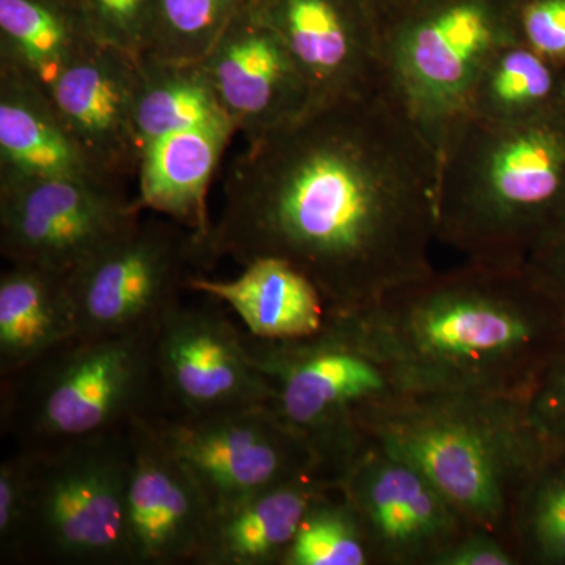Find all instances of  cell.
<instances>
[{
    "label": "cell",
    "instance_id": "1",
    "mask_svg": "<svg viewBox=\"0 0 565 565\" xmlns=\"http://www.w3.org/2000/svg\"><path fill=\"white\" fill-rule=\"evenodd\" d=\"M440 156L388 88L311 104L232 163L210 245L241 266L296 267L329 316L434 269Z\"/></svg>",
    "mask_w": 565,
    "mask_h": 565
},
{
    "label": "cell",
    "instance_id": "2",
    "mask_svg": "<svg viewBox=\"0 0 565 565\" xmlns=\"http://www.w3.org/2000/svg\"><path fill=\"white\" fill-rule=\"evenodd\" d=\"M329 326L401 392L525 394L565 344V302L526 262L465 259Z\"/></svg>",
    "mask_w": 565,
    "mask_h": 565
},
{
    "label": "cell",
    "instance_id": "3",
    "mask_svg": "<svg viewBox=\"0 0 565 565\" xmlns=\"http://www.w3.org/2000/svg\"><path fill=\"white\" fill-rule=\"evenodd\" d=\"M527 393L394 392L360 405L366 440L414 465L470 525L508 542L516 498L546 445Z\"/></svg>",
    "mask_w": 565,
    "mask_h": 565
},
{
    "label": "cell",
    "instance_id": "4",
    "mask_svg": "<svg viewBox=\"0 0 565 565\" xmlns=\"http://www.w3.org/2000/svg\"><path fill=\"white\" fill-rule=\"evenodd\" d=\"M565 211V111L516 126L460 121L440 152L437 241L523 263Z\"/></svg>",
    "mask_w": 565,
    "mask_h": 565
},
{
    "label": "cell",
    "instance_id": "5",
    "mask_svg": "<svg viewBox=\"0 0 565 565\" xmlns=\"http://www.w3.org/2000/svg\"><path fill=\"white\" fill-rule=\"evenodd\" d=\"M156 333L76 334L2 377L0 424L18 448L43 449L158 414Z\"/></svg>",
    "mask_w": 565,
    "mask_h": 565
},
{
    "label": "cell",
    "instance_id": "6",
    "mask_svg": "<svg viewBox=\"0 0 565 565\" xmlns=\"http://www.w3.org/2000/svg\"><path fill=\"white\" fill-rule=\"evenodd\" d=\"M137 203L210 239L207 191L236 126L200 62L140 61Z\"/></svg>",
    "mask_w": 565,
    "mask_h": 565
},
{
    "label": "cell",
    "instance_id": "7",
    "mask_svg": "<svg viewBox=\"0 0 565 565\" xmlns=\"http://www.w3.org/2000/svg\"><path fill=\"white\" fill-rule=\"evenodd\" d=\"M129 429L28 449L31 511L22 564L128 565Z\"/></svg>",
    "mask_w": 565,
    "mask_h": 565
},
{
    "label": "cell",
    "instance_id": "8",
    "mask_svg": "<svg viewBox=\"0 0 565 565\" xmlns=\"http://www.w3.org/2000/svg\"><path fill=\"white\" fill-rule=\"evenodd\" d=\"M511 39L512 0H437L382 33L386 88L438 156L479 73Z\"/></svg>",
    "mask_w": 565,
    "mask_h": 565
},
{
    "label": "cell",
    "instance_id": "9",
    "mask_svg": "<svg viewBox=\"0 0 565 565\" xmlns=\"http://www.w3.org/2000/svg\"><path fill=\"white\" fill-rule=\"evenodd\" d=\"M244 341L273 385L270 407L310 445L319 478L337 486L366 444L356 411L401 392L392 375L329 321L303 340H263L245 330Z\"/></svg>",
    "mask_w": 565,
    "mask_h": 565
},
{
    "label": "cell",
    "instance_id": "10",
    "mask_svg": "<svg viewBox=\"0 0 565 565\" xmlns=\"http://www.w3.org/2000/svg\"><path fill=\"white\" fill-rule=\"evenodd\" d=\"M217 262L210 239L178 222L137 221L71 273L79 334L107 337L156 329L189 294V280Z\"/></svg>",
    "mask_w": 565,
    "mask_h": 565
},
{
    "label": "cell",
    "instance_id": "11",
    "mask_svg": "<svg viewBox=\"0 0 565 565\" xmlns=\"http://www.w3.org/2000/svg\"><path fill=\"white\" fill-rule=\"evenodd\" d=\"M120 182L98 177L0 181V252L70 275L140 218Z\"/></svg>",
    "mask_w": 565,
    "mask_h": 565
},
{
    "label": "cell",
    "instance_id": "12",
    "mask_svg": "<svg viewBox=\"0 0 565 565\" xmlns=\"http://www.w3.org/2000/svg\"><path fill=\"white\" fill-rule=\"evenodd\" d=\"M145 419L191 471L214 512L270 487L318 476L310 445L270 405L207 418Z\"/></svg>",
    "mask_w": 565,
    "mask_h": 565
},
{
    "label": "cell",
    "instance_id": "13",
    "mask_svg": "<svg viewBox=\"0 0 565 565\" xmlns=\"http://www.w3.org/2000/svg\"><path fill=\"white\" fill-rule=\"evenodd\" d=\"M154 360V415L196 419L273 404V385L252 362L244 330L221 307L182 297L159 322Z\"/></svg>",
    "mask_w": 565,
    "mask_h": 565
},
{
    "label": "cell",
    "instance_id": "14",
    "mask_svg": "<svg viewBox=\"0 0 565 565\" xmlns=\"http://www.w3.org/2000/svg\"><path fill=\"white\" fill-rule=\"evenodd\" d=\"M373 564L435 565L471 526L414 465L366 440L337 484Z\"/></svg>",
    "mask_w": 565,
    "mask_h": 565
},
{
    "label": "cell",
    "instance_id": "15",
    "mask_svg": "<svg viewBox=\"0 0 565 565\" xmlns=\"http://www.w3.org/2000/svg\"><path fill=\"white\" fill-rule=\"evenodd\" d=\"M200 65L247 143L291 125L313 104L303 71L255 0L237 11Z\"/></svg>",
    "mask_w": 565,
    "mask_h": 565
},
{
    "label": "cell",
    "instance_id": "16",
    "mask_svg": "<svg viewBox=\"0 0 565 565\" xmlns=\"http://www.w3.org/2000/svg\"><path fill=\"white\" fill-rule=\"evenodd\" d=\"M303 71L313 104L386 88L370 0H255Z\"/></svg>",
    "mask_w": 565,
    "mask_h": 565
},
{
    "label": "cell",
    "instance_id": "17",
    "mask_svg": "<svg viewBox=\"0 0 565 565\" xmlns=\"http://www.w3.org/2000/svg\"><path fill=\"white\" fill-rule=\"evenodd\" d=\"M129 435L128 565H202L214 516L210 500L145 416Z\"/></svg>",
    "mask_w": 565,
    "mask_h": 565
},
{
    "label": "cell",
    "instance_id": "18",
    "mask_svg": "<svg viewBox=\"0 0 565 565\" xmlns=\"http://www.w3.org/2000/svg\"><path fill=\"white\" fill-rule=\"evenodd\" d=\"M139 81L140 61L99 43L70 63L46 92L92 169L120 184L139 170Z\"/></svg>",
    "mask_w": 565,
    "mask_h": 565
},
{
    "label": "cell",
    "instance_id": "19",
    "mask_svg": "<svg viewBox=\"0 0 565 565\" xmlns=\"http://www.w3.org/2000/svg\"><path fill=\"white\" fill-rule=\"evenodd\" d=\"M188 288L232 308L245 330L263 340H303L321 333L329 321L321 291L281 259H255L232 280L196 275Z\"/></svg>",
    "mask_w": 565,
    "mask_h": 565
},
{
    "label": "cell",
    "instance_id": "20",
    "mask_svg": "<svg viewBox=\"0 0 565 565\" xmlns=\"http://www.w3.org/2000/svg\"><path fill=\"white\" fill-rule=\"evenodd\" d=\"M58 177L102 178L50 95L24 74L0 65V181Z\"/></svg>",
    "mask_w": 565,
    "mask_h": 565
},
{
    "label": "cell",
    "instance_id": "21",
    "mask_svg": "<svg viewBox=\"0 0 565 565\" xmlns=\"http://www.w3.org/2000/svg\"><path fill=\"white\" fill-rule=\"evenodd\" d=\"M334 489L303 476L215 511L202 565H282L303 516Z\"/></svg>",
    "mask_w": 565,
    "mask_h": 565
},
{
    "label": "cell",
    "instance_id": "22",
    "mask_svg": "<svg viewBox=\"0 0 565 565\" xmlns=\"http://www.w3.org/2000/svg\"><path fill=\"white\" fill-rule=\"evenodd\" d=\"M68 275L10 264L0 275V375H10L79 334Z\"/></svg>",
    "mask_w": 565,
    "mask_h": 565
},
{
    "label": "cell",
    "instance_id": "23",
    "mask_svg": "<svg viewBox=\"0 0 565 565\" xmlns=\"http://www.w3.org/2000/svg\"><path fill=\"white\" fill-rule=\"evenodd\" d=\"M104 43L79 0H0V65L44 92L63 70Z\"/></svg>",
    "mask_w": 565,
    "mask_h": 565
},
{
    "label": "cell",
    "instance_id": "24",
    "mask_svg": "<svg viewBox=\"0 0 565 565\" xmlns=\"http://www.w3.org/2000/svg\"><path fill=\"white\" fill-rule=\"evenodd\" d=\"M561 111H565V68L511 39L493 52L479 73L463 120L516 126Z\"/></svg>",
    "mask_w": 565,
    "mask_h": 565
},
{
    "label": "cell",
    "instance_id": "25",
    "mask_svg": "<svg viewBox=\"0 0 565 565\" xmlns=\"http://www.w3.org/2000/svg\"><path fill=\"white\" fill-rule=\"evenodd\" d=\"M508 541L520 565H565V448H548L527 478Z\"/></svg>",
    "mask_w": 565,
    "mask_h": 565
},
{
    "label": "cell",
    "instance_id": "26",
    "mask_svg": "<svg viewBox=\"0 0 565 565\" xmlns=\"http://www.w3.org/2000/svg\"><path fill=\"white\" fill-rule=\"evenodd\" d=\"M250 0H154V40L148 57L200 62Z\"/></svg>",
    "mask_w": 565,
    "mask_h": 565
},
{
    "label": "cell",
    "instance_id": "27",
    "mask_svg": "<svg viewBox=\"0 0 565 565\" xmlns=\"http://www.w3.org/2000/svg\"><path fill=\"white\" fill-rule=\"evenodd\" d=\"M371 564L362 527L338 489L315 501L282 559V565Z\"/></svg>",
    "mask_w": 565,
    "mask_h": 565
},
{
    "label": "cell",
    "instance_id": "28",
    "mask_svg": "<svg viewBox=\"0 0 565 565\" xmlns=\"http://www.w3.org/2000/svg\"><path fill=\"white\" fill-rule=\"evenodd\" d=\"M96 35L137 61L154 40V0H79Z\"/></svg>",
    "mask_w": 565,
    "mask_h": 565
},
{
    "label": "cell",
    "instance_id": "29",
    "mask_svg": "<svg viewBox=\"0 0 565 565\" xmlns=\"http://www.w3.org/2000/svg\"><path fill=\"white\" fill-rule=\"evenodd\" d=\"M32 457L18 448L0 465V563L22 564L31 511Z\"/></svg>",
    "mask_w": 565,
    "mask_h": 565
},
{
    "label": "cell",
    "instance_id": "30",
    "mask_svg": "<svg viewBox=\"0 0 565 565\" xmlns=\"http://www.w3.org/2000/svg\"><path fill=\"white\" fill-rule=\"evenodd\" d=\"M514 39L565 68V0H512Z\"/></svg>",
    "mask_w": 565,
    "mask_h": 565
},
{
    "label": "cell",
    "instance_id": "31",
    "mask_svg": "<svg viewBox=\"0 0 565 565\" xmlns=\"http://www.w3.org/2000/svg\"><path fill=\"white\" fill-rule=\"evenodd\" d=\"M526 401L546 448H565V344L535 379Z\"/></svg>",
    "mask_w": 565,
    "mask_h": 565
},
{
    "label": "cell",
    "instance_id": "32",
    "mask_svg": "<svg viewBox=\"0 0 565 565\" xmlns=\"http://www.w3.org/2000/svg\"><path fill=\"white\" fill-rule=\"evenodd\" d=\"M435 565H520L514 550L500 535L471 526L438 557Z\"/></svg>",
    "mask_w": 565,
    "mask_h": 565
},
{
    "label": "cell",
    "instance_id": "33",
    "mask_svg": "<svg viewBox=\"0 0 565 565\" xmlns=\"http://www.w3.org/2000/svg\"><path fill=\"white\" fill-rule=\"evenodd\" d=\"M526 263L565 302V211L539 237Z\"/></svg>",
    "mask_w": 565,
    "mask_h": 565
},
{
    "label": "cell",
    "instance_id": "34",
    "mask_svg": "<svg viewBox=\"0 0 565 565\" xmlns=\"http://www.w3.org/2000/svg\"><path fill=\"white\" fill-rule=\"evenodd\" d=\"M434 2L437 0H370L382 33L394 22Z\"/></svg>",
    "mask_w": 565,
    "mask_h": 565
}]
</instances>
